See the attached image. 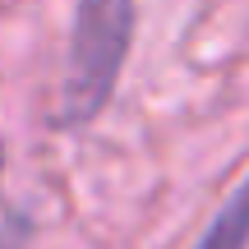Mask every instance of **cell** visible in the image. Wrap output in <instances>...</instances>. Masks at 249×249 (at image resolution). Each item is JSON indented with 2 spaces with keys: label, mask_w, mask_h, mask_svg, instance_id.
I'll return each mask as SVG.
<instances>
[{
  "label": "cell",
  "mask_w": 249,
  "mask_h": 249,
  "mask_svg": "<svg viewBox=\"0 0 249 249\" xmlns=\"http://www.w3.org/2000/svg\"><path fill=\"white\" fill-rule=\"evenodd\" d=\"M0 166H5V148H0Z\"/></svg>",
  "instance_id": "277c9868"
},
{
  "label": "cell",
  "mask_w": 249,
  "mask_h": 249,
  "mask_svg": "<svg viewBox=\"0 0 249 249\" xmlns=\"http://www.w3.org/2000/svg\"><path fill=\"white\" fill-rule=\"evenodd\" d=\"M28 235H33L28 213H5L0 217V249H28Z\"/></svg>",
  "instance_id": "3957f363"
},
{
  "label": "cell",
  "mask_w": 249,
  "mask_h": 249,
  "mask_svg": "<svg viewBox=\"0 0 249 249\" xmlns=\"http://www.w3.org/2000/svg\"><path fill=\"white\" fill-rule=\"evenodd\" d=\"M194 249H249V176L231 189V198L217 208V217L194 240Z\"/></svg>",
  "instance_id": "7a4b0ae2"
},
{
  "label": "cell",
  "mask_w": 249,
  "mask_h": 249,
  "mask_svg": "<svg viewBox=\"0 0 249 249\" xmlns=\"http://www.w3.org/2000/svg\"><path fill=\"white\" fill-rule=\"evenodd\" d=\"M134 0H74L70 23V55H65L60 111L55 124L70 134L102 120L120 88L124 60L134 46Z\"/></svg>",
  "instance_id": "6da1fadb"
}]
</instances>
